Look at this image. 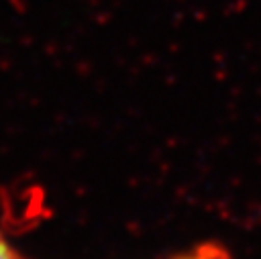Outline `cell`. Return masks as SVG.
Here are the masks:
<instances>
[{
    "label": "cell",
    "mask_w": 261,
    "mask_h": 259,
    "mask_svg": "<svg viewBox=\"0 0 261 259\" xmlns=\"http://www.w3.org/2000/svg\"><path fill=\"white\" fill-rule=\"evenodd\" d=\"M165 259H230V255L226 253V249H222L216 243H202V245H196L188 251L175 253Z\"/></svg>",
    "instance_id": "6da1fadb"
},
{
    "label": "cell",
    "mask_w": 261,
    "mask_h": 259,
    "mask_svg": "<svg viewBox=\"0 0 261 259\" xmlns=\"http://www.w3.org/2000/svg\"><path fill=\"white\" fill-rule=\"evenodd\" d=\"M0 259H31V257H27L18 247H14L8 241V237L0 230Z\"/></svg>",
    "instance_id": "7a4b0ae2"
}]
</instances>
